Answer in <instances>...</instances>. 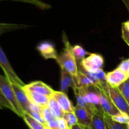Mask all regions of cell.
<instances>
[{
  "label": "cell",
  "instance_id": "e575fe53",
  "mask_svg": "<svg viewBox=\"0 0 129 129\" xmlns=\"http://www.w3.org/2000/svg\"><path fill=\"white\" fill-rule=\"evenodd\" d=\"M46 129H50V128H48V127H47Z\"/></svg>",
  "mask_w": 129,
  "mask_h": 129
},
{
  "label": "cell",
  "instance_id": "d590c367",
  "mask_svg": "<svg viewBox=\"0 0 129 129\" xmlns=\"http://www.w3.org/2000/svg\"></svg>",
  "mask_w": 129,
  "mask_h": 129
},
{
  "label": "cell",
  "instance_id": "f546056e",
  "mask_svg": "<svg viewBox=\"0 0 129 129\" xmlns=\"http://www.w3.org/2000/svg\"><path fill=\"white\" fill-rule=\"evenodd\" d=\"M122 1L124 4L125 6L126 7V8H127V11H128L129 13V0H122Z\"/></svg>",
  "mask_w": 129,
  "mask_h": 129
},
{
  "label": "cell",
  "instance_id": "4fadbf2b",
  "mask_svg": "<svg viewBox=\"0 0 129 129\" xmlns=\"http://www.w3.org/2000/svg\"><path fill=\"white\" fill-rule=\"evenodd\" d=\"M39 52L45 59H55L56 60L58 56L57 50L52 44L49 42H44L37 46Z\"/></svg>",
  "mask_w": 129,
  "mask_h": 129
},
{
  "label": "cell",
  "instance_id": "52a82bcc",
  "mask_svg": "<svg viewBox=\"0 0 129 129\" xmlns=\"http://www.w3.org/2000/svg\"><path fill=\"white\" fill-rule=\"evenodd\" d=\"M23 88L25 90L36 92V93L48 96L50 98L55 91L51 87L40 81L31 82L29 84H25L24 86H23Z\"/></svg>",
  "mask_w": 129,
  "mask_h": 129
},
{
  "label": "cell",
  "instance_id": "5bb4252c",
  "mask_svg": "<svg viewBox=\"0 0 129 129\" xmlns=\"http://www.w3.org/2000/svg\"><path fill=\"white\" fill-rule=\"evenodd\" d=\"M89 128L91 129H108L105 119V114L100 113L93 114Z\"/></svg>",
  "mask_w": 129,
  "mask_h": 129
},
{
  "label": "cell",
  "instance_id": "d6986e66",
  "mask_svg": "<svg viewBox=\"0 0 129 129\" xmlns=\"http://www.w3.org/2000/svg\"><path fill=\"white\" fill-rule=\"evenodd\" d=\"M105 119L108 129H128L127 124L117 123L112 119L111 117L105 114Z\"/></svg>",
  "mask_w": 129,
  "mask_h": 129
},
{
  "label": "cell",
  "instance_id": "836d02e7",
  "mask_svg": "<svg viewBox=\"0 0 129 129\" xmlns=\"http://www.w3.org/2000/svg\"><path fill=\"white\" fill-rule=\"evenodd\" d=\"M127 126H128V128L129 129V122H128V124H127Z\"/></svg>",
  "mask_w": 129,
  "mask_h": 129
},
{
  "label": "cell",
  "instance_id": "d6a6232c",
  "mask_svg": "<svg viewBox=\"0 0 129 129\" xmlns=\"http://www.w3.org/2000/svg\"><path fill=\"white\" fill-rule=\"evenodd\" d=\"M85 129H91V128H89V127H85Z\"/></svg>",
  "mask_w": 129,
  "mask_h": 129
},
{
  "label": "cell",
  "instance_id": "8992f818",
  "mask_svg": "<svg viewBox=\"0 0 129 129\" xmlns=\"http://www.w3.org/2000/svg\"><path fill=\"white\" fill-rule=\"evenodd\" d=\"M81 66L85 71L91 72L102 69L104 64V59L100 54H90L81 61Z\"/></svg>",
  "mask_w": 129,
  "mask_h": 129
},
{
  "label": "cell",
  "instance_id": "ffe728a7",
  "mask_svg": "<svg viewBox=\"0 0 129 129\" xmlns=\"http://www.w3.org/2000/svg\"><path fill=\"white\" fill-rule=\"evenodd\" d=\"M62 118L66 122L69 129H71L73 126L78 124V119L74 112H66Z\"/></svg>",
  "mask_w": 129,
  "mask_h": 129
},
{
  "label": "cell",
  "instance_id": "7c38bea8",
  "mask_svg": "<svg viewBox=\"0 0 129 129\" xmlns=\"http://www.w3.org/2000/svg\"><path fill=\"white\" fill-rule=\"evenodd\" d=\"M25 91L31 103L41 108L48 106L50 97L31 91L25 90Z\"/></svg>",
  "mask_w": 129,
  "mask_h": 129
},
{
  "label": "cell",
  "instance_id": "9a60e30c",
  "mask_svg": "<svg viewBox=\"0 0 129 129\" xmlns=\"http://www.w3.org/2000/svg\"><path fill=\"white\" fill-rule=\"evenodd\" d=\"M47 107L54 118L59 119V118H62L64 116L65 112L62 110L57 101L54 100L52 97L50 98Z\"/></svg>",
  "mask_w": 129,
  "mask_h": 129
},
{
  "label": "cell",
  "instance_id": "ac0fdd59",
  "mask_svg": "<svg viewBox=\"0 0 129 129\" xmlns=\"http://www.w3.org/2000/svg\"><path fill=\"white\" fill-rule=\"evenodd\" d=\"M73 54H74L77 61L80 60L81 61L83 59H84L86 57V56L88 54H89V55L90 54L84 48L82 47L81 46H80L79 45H76L74 46H73Z\"/></svg>",
  "mask_w": 129,
  "mask_h": 129
},
{
  "label": "cell",
  "instance_id": "4dcf8cb0",
  "mask_svg": "<svg viewBox=\"0 0 129 129\" xmlns=\"http://www.w3.org/2000/svg\"><path fill=\"white\" fill-rule=\"evenodd\" d=\"M122 26H123L125 28L127 29L128 31H129V20L125 21L122 24Z\"/></svg>",
  "mask_w": 129,
  "mask_h": 129
},
{
  "label": "cell",
  "instance_id": "8fae6325",
  "mask_svg": "<svg viewBox=\"0 0 129 129\" xmlns=\"http://www.w3.org/2000/svg\"><path fill=\"white\" fill-rule=\"evenodd\" d=\"M78 119V123L84 127H89L91 123L93 113L86 108L76 106L74 110Z\"/></svg>",
  "mask_w": 129,
  "mask_h": 129
},
{
  "label": "cell",
  "instance_id": "9c48e42d",
  "mask_svg": "<svg viewBox=\"0 0 129 129\" xmlns=\"http://www.w3.org/2000/svg\"><path fill=\"white\" fill-rule=\"evenodd\" d=\"M54 100L57 101L60 107L64 112H74L75 107H74L71 102L70 100L68 98L67 94L63 93L62 91H55L52 96Z\"/></svg>",
  "mask_w": 129,
  "mask_h": 129
},
{
  "label": "cell",
  "instance_id": "7a4b0ae2",
  "mask_svg": "<svg viewBox=\"0 0 129 129\" xmlns=\"http://www.w3.org/2000/svg\"><path fill=\"white\" fill-rule=\"evenodd\" d=\"M0 89L5 98L10 102L13 108L14 113H16L19 117L23 118L25 113L16 100L11 83L6 77L3 76L1 74H0Z\"/></svg>",
  "mask_w": 129,
  "mask_h": 129
},
{
  "label": "cell",
  "instance_id": "f1b7e54d",
  "mask_svg": "<svg viewBox=\"0 0 129 129\" xmlns=\"http://www.w3.org/2000/svg\"><path fill=\"white\" fill-rule=\"evenodd\" d=\"M58 123H59V128L60 129H69L68 128V125H67L66 122L63 118H60L57 119Z\"/></svg>",
  "mask_w": 129,
  "mask_h": 129
},
{
  "label": "cell",
  "instance_id": "603a6c76",
  "mask_svg": "<svg viewBox=\"0 0 129 129\" xmlns=\"http://www.w3.org/2000/svg\"><path fill=\"white\" fill-rule=\"evenodd\" d=\"M112 119L117 123L121 124H128L129 122V117L125 113H121L118 115L111 117Z\"/></svg>",
  "mask_w": 129,
  "mask_h": 129
},
{
  "label": "cell",
  "instance_id": "e0dca14e",
  "mask_svg": "<svg viewBox=\"0 0 129 129\" xmlns=\"http://www.w3.org/2000/svg\"><path fill=\"white\" fill-rule=\"evenodd\" d=\"M81 71H83V72L86 73V74H88V75L91 76L95 78L96 80H98V81L100 82L102 84H105V83H107V80H106L107 74L105 73L104 71H103L102 69H97V70L93 71H91V72H87L84 70H81Z\"/></svg>",
  "mask_w": 129,
  "mask_h": 129
},
{
  "label": "cell",
  "instance_id": "cb8c5ba5",
  "mask_svg": "<svg viewBox=\"0 0 129 129\" xmlns=\"http://www.w3.org/2000/svg\"><path fill=\"white\" fill-rule=\"evenodd\" d=\"M4 108H8L10 110L13 111L14 112L13 108L10 103V102L5 98L3 93H2L1 89H0V109H3Z\"/></svg>",
  "mask_w": 129,
  "mask_h": 129
},
{
  "label": "cell",
  "instance_id": "44dd1931",
  "mask_svg": "<svg viewBox=\"0 0 129 129\" xmlns=\"http://www.w3.org/2000/svg\"><path fill=\"white\" fill-rule=\"evenodd\" d=\"M0 1H5V0H0ZM11 1H19V2L31 4V5H35L37 7L39 8L42 10H47V9L50 8V5L49 4L46 3L41 0H11Z\"/></svg>",
  "mask_w": 129,
  "mask_h": 129
},
{
  "label": "cell",
  "instance_id": "2e32d148",
  "mask_svg": "<svg viewBox=\"0 0 129 129\" xmlns=\"http://www.w3.org/2000/svg\"><path fill=\"white\" fill-rule=\"evenodd\" d=\"M23 119L30 129H46L47 128L45 125L37 120L30 115L26 113H25L23 115Z\"/></svg>",
  "mask_w": 129,
  "mask_h": 129
},
{
  "label": "cell",
  "instance_id": "6da1fadb",
  "mask_svg": "<svg viewBox=\"0 0 129 129\" xmlns=\"http://www.w3.org/2000/svg\"><path fill=\"white\" fill-rule=\"evenodd\" d=\"M62 39L64 48L61 53L58 55L56 61L60 69H64L70 73L73 77L77 78L79 71L77 66V60L73 54V47L69 42L66 34H63Z\"/></svg>",
  "mask_w": 129,
  "mask_h": 129
},
{
  "label": "cell",
  "instance_id": "83f0119b",
  "mask_svg": "<svg viewBox=\"0 0 129 129\" xmlns=\"http://www.w3.org/2000/svg\"><path fill=\"white\" fill-rule=\"evenodd\" d=\"M122 38L129 46V31L122 26Z\"/></svg>",
  "mask_w": 129,
  "mask_h": 129
},
{
  "label": "cell",
  "instance_id": "4316f807",
  "mask_svg": "<svg viewBox=\"0 0 129 129\" xmlns=\"http://www.w3.org/2000/svg\"><path fill=\"white\" fill-rule=\"evenodd\" d=\"M45 125L50 129H60L59 128L57 119H56L55 118L52 119L49 122L45 123Z\"/></svg>",
  "mask_w": 129,
  "mask_h": 129
},
{
  "label": "cell",
  "instance_id": "30bf717a",
  "mask_svg": "<svg viewBox=\"0 0 129 129\" xmlns=\"http://www.w3.org/2000/svg\"><path fill=\"white\" fill-rule=\"evenodd\" d=\"M13 89L15 92V96H16V100L20 104L21 109L23 111L24 113H26L28 111L29 105L30 104V102L29 101L26 93L23 89V88L19 84L11 83Z\"/></svg>",
  "mask_w": 129,
  "mask_h": 129
},
{
  "label": "cell",
  "instance_id": "d4e9b609",
  "mask_svg": "<svg viewBox=\"0 0 129 129\" xmlns=\"http://www.w3.org/2000/svg\"><path fill=\"white\" fill-rule=\"evenodd\" d=\"M41 115L45 124V123L49 122V121L54 118V117L52 115L51 113H50V110H49L47 107L41 108Z\"/></svg>",
  "mask_w": 129,
  "mask_h": 129
},
{
  "label": "cell",
  "instance_id": "ba28073f",
  "mask_svg": "<svg viewBox=\"0 0 129 129\" xmlns=\"http://www.w3.org/2000/svg\"><path fill=\"white\" fill-rule=\"evenodd\" d=\"M129 77L125 74L122 73L118 68H116L112 71L107 74L106 80L107 83L113 88H118L127 80Z\"/></svg>",
  "mask_w": 129,
  "mask_h": 129
},
{
  "label": "cell",
  "instance_id": "1f68e13d",
  "mask_svg": "<svg viewBox=\"0 0 129 129\" xmlns=\"http://www.w3.org/2000/svg\"><path fill=\"white\" fill-rule=\"evenodd\" d=\"M71 129H85V127H84L83 126L81 125L78 124H78L73 126V127L71 128Z\"/></svg>",
  "mask_w": 129,
  "mask_h": 129
},
{
  "label": "cell",
  "instance_id": "5b68a950",
  "mask_svg": "<svg viewBox=\"0 0 129 129\" xmlns=\"http://www.w3.org/2000/svg\"><path fill=\"white\" fill-rule=\"evenodd\" d=\"M96 88L100 98L102 107L105 114L110 117H113L121 114L122 113L116 107L109 96L105 92V91L101 87H96Z\"/></svg>",
  "mask_w": 129,
  "mask_h": 129
},
{
  "label": "cell",
  "instance_id": "7402d4cb",
  "mask_svg": "<svg viewBox=\"0 0 129 129\" xmlns=\"http://www.w3.org/2000/svg\"><path fill=\"white\" fill-rule=\"evenodd\" d=\"M129 105V78L117 88Z\"/></svg>",
  "mask_w": 129,
  "mask_h": 129
},
{
  "label": "cell",
  "instance_id": "277c9868",
  "mask_svg": "<svg viewBox=\"0 0 129 129\" xmlns=\"http://www.w3.org/2000/svg\"><path fill=\"white\" fill-rule=\"evenodd\" d=\"M0 67L5 73V76L11 83L19 84L21 86H24L25 85V83L18 76L16 73L13 70L1 46H0Z\"/></svg>",
  "mask_w": 129,
  "mask_h": 129
},
{
  "label": "cell",
  "instance_id": "484cf974",
  "mask_svg": "<svg viewBox=\"0 0 129 129\" xmlns=\"http://www.w3.org/2000/svg\"><path fill=\"white\" fill-rule=\"evenodd\" d=\"M117 68L129 77V59L122 60Z\"/></svg>",
  "mask_w": 129,
  "mask_h": 129
},
{
  "label": "cell",
  "instance_id": "3957f363",
  "mask_svg": "<svg viewBox=\"0 0 129 129\" xmlns=\"http://www.w3.org/2000/svg\"><path fill=\"white\" fill-rule=\"evenodd\" d=\"M101 88L109 96L120 112L127 115L129 117V105L118 88L111 86L107 83L102 84Z\"/></svg>",
  "mask_w": 129,
  "mask_h": 129
}]
</instances>
